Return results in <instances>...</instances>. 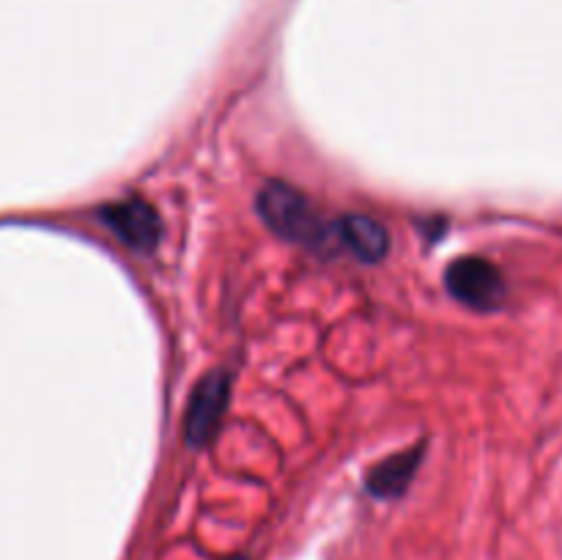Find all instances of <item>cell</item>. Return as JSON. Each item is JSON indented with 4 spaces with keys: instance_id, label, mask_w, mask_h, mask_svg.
Masks as SVG:
<instances>
[{
    "instance_id": "obj_1",
    "label": "cell",
    "mask_w": 562,
    "mask_h": 560,
    "mask_svg": "<svg viewBox=\"0 0 562 560\" xmlns=\"http://www.w3.org/2000/svg\"><path fill=\"white\" fill-rule=\"evenodd\" d=\"M258 214L278 236L327 250L333 247V223H324L313 203L285 181H267L258 190Z\"/></svg>"
},
{
    "instance_id": "obj_2",
    "label": "cell",
    "mask_w": 562,
    "mask_h": 560,
    "mask_svg": "<svg viewBox=\"0 0 562 560\" xmlns=\"http://www.w3.org/2000/svg\"><path fill=\"white\" fill-rule=\"evenodd\" d=\"M445 289L472 311H499L505 302V280L492 261L481 256L456 258L445 269Z\"/></svg>"
},
{
    "instance_id": "obj_3",
    "label": "cell",
    "mask_w": 562,
    "mask_h": 560,
    "mask_svg": "<svg viewBox=\"0 0 562 560\" xmlns=\"http://www.w3.org/2000/svg\"><path fill=\"white\" fill-rule=\"evenodd\" d=\"M231 401V377L220 368L203 373L190 390V399L184 406V439L192 448H203L214 439L225 410Z\"/></svg>"
},
{
    "instance_id": "obj_4",
    "label": "cell",
    "mask_w": 562,
    "mask_h": 560,
    "mask_svg": "<svg viewBox=\"0 0 562 560\" xmlns=\"http://www.w3.org/2000/svg\"><path fill=\"white\" fill-rule=\"evenodd\" d=\"M99 220L115 234L121 245L135 253H151L162 239V220L143 198H124L99 209Z\"/></svg>"
},
{
    "instance_id": "obj_5",
    "label": "cell",
    "mask_w": 562,
    "mask_h": 560,
    "mask_svg": "<svg viewBox=\"0 0 562 560\" xmlns=\"http://www.w3.org/2000/svg\"><path fill=\"white\" fill-rule=\"evenodd\" d=\"M333 247H344L355 258L371 264L387 256L390 239L379 220L366 214H344L333 220Z\"/></svg>"
},
{
    "instance_id": "obj_6",
    "label": "cell",
    "mask_w": 562,
    "mask_h": 560,
    "mask_svg": "<svg viewBox=\"0 0 562 560\" xmlns=\"http://www.w3.org/2000/svg\"><path fill=\"white\" fill-rule=\"evenodd\" d=\"M423 461V445L417 448L398 450V453L387 456L379 461L371 472H368V492L379 500H393L409 489L415 481V472Z\"/></svg>"
},
{
    "instance_id": "obj_7",
    "label": "cell",
    "mask_w": 562,
    "mask_h": 560,
    "mask_svg": "<svg viewBox=\"0 0 562 560\" xmlns=\"http://www.w3.org/2000/svg\"><path fill=\"white\" fill-rule=\"evenodd\" d=\"M236 560H245V558H236Z\"/></svg>"
}]
</instances>
